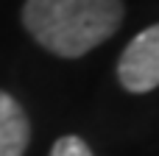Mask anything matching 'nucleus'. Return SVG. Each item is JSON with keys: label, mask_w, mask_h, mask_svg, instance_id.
I'll return each instance as SVG.
<instances>
[{"label": "nucleus", "mask_w": 159, "mask_h": 156, "mask_svg": "<svg viewBox=\"0 0 159 156\" xmlns=\"http://www.w3.org/2000/svg\"><path fill=\"white\" fill-rule=\"evenodd\" d=\"M50 156H92V151H89V145L81 137L67 134V137L56 140V145L50 148Z\"/></svg>", "instance_id": "20e7f679"}, {"label": "nucleus", "mask_w": 159, "mask_h": 156, "mask_svg": "<svg viewBox=\"0 0 159 156\" xmlns=\"http://www.w3.org/2000/svg\"><path fill=\"white\" fill-rule=\"evenodd\" d=\"M117 78L123 89L137 95L159 87V22L137 33L126 45L117 61Z\"/></svg>", "instance_id": "f03ea898"}, {"label": "nucleus", "mask_w": 159, "mask_h": 156, "mask_svg": "<svg viewBox=\"0 0 159 156\" xmlns=\"http://www.w3.org/2000/svg\"><path fill=\"white\" fill-rule=\"evenodd\" d=\"M31 142V123L22 106L0 89V156H22Z\"/></svg>", "instance_id": "7ed1b4c3"}, {"label": "nucleus", "mask_w": 159, "mask_h": 156, "mask_svg": "<svg viewBox=\"0 0 159 156\" xmlns=\"http://www.w3.org/2000/svg\"><path fill=\"white\" fill-rule=\"evenodd\" d=\"M123 22L120 0H25L22 25L50 53L78 59L106 42Z\"/></svg>", "instance_id": "f257e3e1"}]
</instances>
